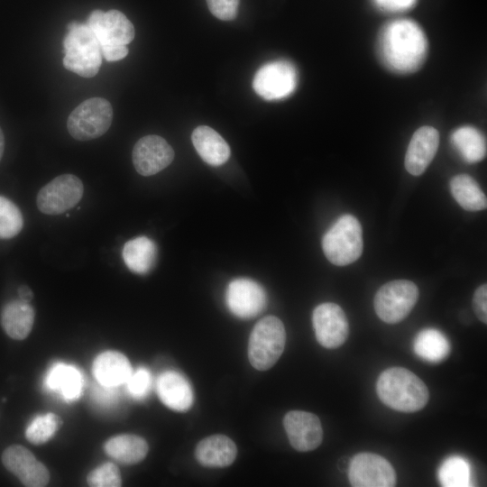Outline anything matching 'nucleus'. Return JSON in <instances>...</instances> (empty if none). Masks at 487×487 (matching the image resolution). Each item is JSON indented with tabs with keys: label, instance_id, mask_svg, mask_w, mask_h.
Returning a JSON list of instances; mask_svg holds the SVG:
<instances>
[{
	"label": "nucleus",
	"instance_id": "1",
	"mask_svg": "<svg viewBox=\"0 0 487 487\" xmlns=\"http://www.w3.org/2000/svg\"><path fill=\"white\" fill-rule=\"evenodd\" d=\"M377 54L382 65L397 74H410L423 65L427 53L424 31L413 20L386 23L377 39Z\"/></svg>",
	"mask_w": 487,
	"mask_h": 487
},
{
	"label": "nucleus",
	"instance_id": "2",
	"mask_svg": "<svg viewBox=\"0 0 487 487\" xmlns=\"http://www.w3.org/2000/svg\"><path fill=\"white\" fill-rule=\"evenodd\" d=\"M380 400L392 409L415 412L427 403L429 392L425 382L414 372L402 367L383 371L376 383Z\"/></svg>",
	"mask_w": 487,
	"mask_h": 487
},
{
	"label": "nucleus",
	"instance_id": "3",
	"mask_svg": "<svg viewBox=\"0 0 487 487\" xmlns=\"http://www.w3.org/2000/svg\"><path fill=\"white\" fill-rule=\"evenodd\" d=\"M63 38V66L83 78L97 74L102 64L100 44L87 23L73 21Z\"/></svg>",
	"mask_w": 487,
	"mask_h": 487
},
{
	"label": "nucleus",
	"instance_id": "4",
	"mask_svg": "<svg viewBox=\"0 0 487 487\" xmlns=\"http://www.w3.org/2000/svg\"><path fill=\"white\" fill-rule=\"evenodd\" d=\"M96 35L106 61H116L128 54L126 45L134 38V27L120 11L94 10L86 23Z\"/></svg>",
	"mask_w": 487,
	"mask_h": 487
},
{
	"label": "nucleus",
	"instance_id": "5",
	"mask_svg": "<svg viewBox=\"0 0 487 487\" xmlns=\"http://www.w3.org/2000/svg\"><path fill=\"white\" fill-rule=\"evenodd\" d=\"M322 248L335 265L355 262L363 253V231L357 218L348 214L340 216L324 234Z\"/></svg>",
	"mask_w": 487,
	"mask_h": 487
},
{
	"label": "nucleus",
	"instance_id": "6",
	"mask_svg": "<svg viewBox=\"0 0 487 487\" xmlns=\"http://www.w3.org/2000/svg\"><path fill=\"white\" fill-rule=\"evenodd\" d=\"M286 343V331L280 319L267 316L252 330L248 345L251 364L259 371L271 368L280 357Z\"/></svg>",
	"mask_w": 487,
	"mask_h": 487
},
{
	"label": "nucleus",
	"instance_id": "7",
	"mask_svg": "<svg viewBox=\"0 0 487 487\" xmlns=\"http://www.w3.org/2000/svg\"><path fill=\"white\" fill-rule=\"evenodd\" d=\"M113 120L112 105L105 98L91 97L79 104L69 115L68 131L78 141L102 136Z\"/></svg>",
	"mask_w": 487,
	"mask_h": 487
},
{
	"label": "nucleus",
	"instance_id": "8",
	"mask_svg": "<svg viewBox=\"0 0 487 487\" xmlns=\"http://www.w3.org/2000/svg\"><path fill=\"white\" fill-rule=\"evenodd\" d=\"M418 299L417 285L407 280H395L382 285L374 296V310L387 324L403 320Z\"/></svg>",
	"mask_w": 487,
	"mask_h": 487
},
{
	"label": "nucleus",
	"instance_id": "9",
	"mask_svg": "<svg viewBox=\"0 0 487 487\" xmlns=\"http://www.w3.org/2000/svg\"><path fill=\"white\" fill-rule=\"evenodd\" d=\"M298 78V70L292 62L277 60L262 65L256 71L253 87L265 100H280L295 91Z\"/></svg>",
	"mask_w": 487,
	"mask_h": 487
},
{
	"label": "nucleus",
	"instance_id": "10",
	"mask_svg": "<svg viewBox=\"0 0 487 487\" xmlns=\"http://www.w3.org/2000/svg\"><path fill=\"white\" fill-rule=\"evenodd\" d=\"M84 186L75 175L63 174L42 187L37 195V207L46 215H60L75 207L83 197Z\"/></svg>",
	"mask_w": 487,
	"mask_h": 487
},
{
	"label": "nucleus",
	"instance_id": "11",
	"mask_svg": "<svg viewBox=\"0 0 487 487\" xmlns=\"http://www.w3.org/2000/svg\"><path fill=\"white\" fill-rule=\"evenodd\" d=\"M348 478L354 487H392L396 473L391 463L373 453H359L350 461Z\"/></svg>",
	"mask_w": 487,
	"mask_h": 487
},
{
	"label": "nucleus",
	"instance_id": "12",
	"mask_svg": "<svg viewBox=\"0 0 487 487\" xmlns=\"http://www.w3.org/2000/svg\"><path fill=\"white\" fill-rule=\"evenodd\" d=\"M225 303L229 311L240 318L254 317L267 305V294L257 281L247 278H237L227 285Z\"/></svg>",
	"mask_w": 487,
	"mask_h": 487
},
{
	"label": "nucleus",
	"instance_id": "13",
	"mask_svg": "<svg viewBox=\"0 0 487 487\" xmlns=\"http://www.w3.org/2000/svg\"><path fill=\"white\" fill-rule=\"evenodd\" d=\"M312 323L317 342L324 347L334 349L341 346L348 336L349 326L340 306L326 302L315 308Z\"/></svg>",
	"mask_w": 487,
	"mask_h": 487
},
{
	"label": "nucleus",
	"instance_id": "14",
	"mask_svg": "<svg viewBox=\"0 0 487 487\" xmlns=\"http://www.w3.org/2000/svg\"><path fill=\"white\" fill-rule=\"evenodd\" d=\"M5 467L27 487H43L50 480L46 466L34 455L20 445L8 446L2 455Z\"/></svg>",
	"mask_w": 487,
	"mask_h": 487
},
{
	"label": "nucleus",
	"instance_id": "15",
	"mask_svg": "<svg viewBox=\"0 0 487 487\" xmlns=\"http://www.w3.org/2000/svg\"><path fill=\"white\" fill-rule=\"evenodd\" d=\"M174 159V151L165 139L150 134L142 137L133 146V163L142 176L154 175L168 167Z\"/></svg>",
	"mask_w": 487,
	"mask_h": 487
},
{
	"label": "nucleus",
	"instance_id": "16",
	"mask_svg": "<svg viewBox=\"0 0 487 487\" xmlns=\"http://www.w3.org/2000/svg\"><path fill=\"white\" fill-rule=\"evenodd\" d=\"M283 427L291 446L299 452H308L318 447L323 440V428L319 418L303 410L289 411L283 418Z\"/></svg>",
	"mask_w": 487,
	"mask_h": 487
},
{
	"label": "nucleus",
	"instance_id": "17",
	"mask_svg": "<svg viewBox=\"0 0 487 487\" xmlns=\"http://www.w3.org/2000/svg\"><path fill=\"white\" fill-rule=\"evenodd\" d=\"M439 145L438 131L428 125L418 128L412 135L405 155L406 170L421 175L433 161Z\"/></svg>",
	"mask_w": 487,
	"mask_h": 487
},
{
	"label": "nucleus",
	"instance_id": "18",
	"mask_svg": "<svg viewBox=\"0 0 487 487\" xmlns=\"http://www.w3.org/2000/svg\"><path fill=\"white\" fill-rule=\"evenodd\" d=\"M157 393L161 402L176 411H186L193 403L194 394L188 381L176 371H166L157 380Z\"/></svg>",
	"mask_w": 487,
	"mask_h": 487
},
{
	"label": "nucleus",
	"instance_id": "19",
	"mask_svg": "<svg viewBox=\"0 0 487 487\" xmlns=\"http://www.w3.org/2000/svg\"><path fill=\"white\" fill-rule=\"evenodd\" d=\"M132 372L127 357L116 351L103 352L93 363L94 376L104 386L117 387L125 383Z\"/></svg>",
	"mask_w": 487,
	"mask_h": 487
},
{
	"label": "nucleus",
	"instance_id": "20",
	"mask_svg": "<svg viewBox=\"0 0 487 487\" xmlns=\"http://www.w3.org/2000/svg\"><path fill=\"white\" fill-rule=\"evenodd\" d=\"M237 448L234 441L224 435H214L202 439L196 447L198 462L206 467H225L233 464Z\"/></svg>",
	"mask_w": 487,
	"mask_h": 487
},
{
	"label": "nucleus",
	"instance_id": "21",
	"mask_svg": "<svg viewBox=\"0 0 487 487\" xmlns=\"http://www.w3.org/2000/svg\"><path fill=\"white\" fill-rule=\"evenodd\" d=\"M191 140L200 158L211 166H220L230 157V147L213 128L199 125L192 133Z\"/></svg>",
	"mask_w": 487,
	"mask_h": 487
},
{
	"label": "nucleus",
	"instance_id": "22",
	"mask_svg": "<svg viewBox=\"0 0 487 487\" xmlns=\"http://www.w3.org/2000/svg\"><path fill=\"white\" fill-rule=\"evenodd\" d=\"M44 384L48 390L60 393L66 401H74L81 395L83 377L75 366L58 363L49 370Z\"/></svg>",
	"mask_w": 487,
	"mask_h": 487
},
{
	"label": "nucleus",
	"instance_id": "23",
	"mask_svg": "<svg viewBox=\"0 0 487 487\" xmlns=\"http://www.w3.org/2000/svg\"><path fill=\"white\" fill-rule=\"evenodd\" d=\"M34 321V310L29 302L13 300L1 312V325L13 339L23 340L30 334Z\"/></svg>",
	"mask_w": 487,
	"mask_h": 487
},
{
	"label": "nucleus",
	"instance_id": "24",
	"mask_svg": "<svg viewBox=\"0 0 487 487\" xmlns=\"http://www.w3.org/2000/svg\"><path fill=\"white\" fill-rule=\"evenodd\" d=\"M126 267L137 274L148 273L155 265L157 246L147 236H138L129 240L122 252Z\"/></svg>",
	"mask_w": 487,
	"mask_h": 487
},
{
	"label": "nucleus",
	"instance_id": "25",
	"mask_svg": "<svg viewBox=\"0 0 487 487\" xmlns=\"http://www.w3.org/2000/svg\"><path fill=\"white\" fill-rule=\"evenodd\" d=\"M106 453L124 464H134L142 461L149 450L144 438L136 435H119L106 441Z\"/></svg>",
	"mask_w": 487,
	"mask_h": 487
},
{
	"label": "nucleus",
	"instance_id": "26",
	"mask_svg": "<svg viewBox=\"0 0 487 487\" xmlns=\"http://www.w3.org/2000/svg\"><path fill=\"white\" fill-rule=\"evenodd\" d=\"M451 142L466 162H479L486 155L485 137L473 126L457 128L452 133Z\"/></svg>",
	"mask_w": 487,
	"mask_h": 487
},
{
	"label": "nucleus",
	"instance_id": "27",
	"mask_svg": "<svg viewBox=\"0 0 487 487\" xmlns=\"http://www.w3.org/2000/svg\"><path fill=\"white\" fill-rule=\"evenodd\" d=\"M450 190L455 201L467 211L483 210L487 207L485 194L478 183L467 174L453 177Z\"/></svg>",
	"mask_w": 487,
	"mask_h": 487
},
{
	"label": "nucleus",
	"instance_id": "28",
	"mask_svg": "<svg viewBox=\"0 0 487 487\" xmlns=\"http://www.w3.org/2000/svg\"><path fill=\"white\" fill-rule=\"evenodd\" d=\"M413 348L421 359L438 363L448 356L450 344L441 331L436 328H425L415 337Z\"/></svg>",
	"mask_w": 487,
	"mask_h": 487
},
{
	"label": "nucleus",
	"instance_id": "29",
	"mask_svg": "<svg viewBox=\"0 0 487 487\" xmlns=\"http://www.w3.org/2000/svg\"><path fill=\"white\" fill-rule=\"evenodd\" d=\"M438 479L445 487L471 486V468L468 461L459 455L449 456L439 467Z\"/></svg>",
	"mask_w": 487,
	"mask_h": 487
},
{
	"label": "nucleus",
	"instance_id": "30",
	"mask_svg": "<svg viewBox=\"0 0 487 487\" xmlns=\"http://www.w3.org/2000/svg\"><path fill=\"white\" fill-rule=\"evenodd\" d=\"M61 424L60 418L54 413L38 416L27 427L25 436L33 445H42L55 435Z\"/></svg>",
	"mask_w": 487,
	"mask_h": 487
},
{
	"label": "nucleus",
	"instance_id": "31",
	"mask_svg": "<svg viewBox=\"0 0 487 487\" xmlns=\"http://www.w3.org/2000/svg\"><path fill=\"white\" fill-rule=\"evenodd\" d=\"M23 225V215L10 199L0 196V238L9 239L17 235Z\"/></svg>",
	"mask_w": 487,
	"mask_h": 487
},
{
	"label": "nucleus",
	"instance_id": "32",
	"mask_svg": "<svg viewBox=\"0 0 487 487\" xmlns=\"http://www.w3.org/2000/svg\"><path fill=\"white\" fill-rule=\"evenodd\" d=\"M87 482L92 487H118L122 485L118 468L113 463H105L91 471Z\"/></svg>",
	"mask_w": 487,
	"mask_h": 487
},
{
	"label": "nucleus",
	"instance_id": "33",
	"mask_svg": "<svg viewBox=\"0 0 487 487\" xmlns=\"http://www.w3.org/2000/svg\"><path fill=\"white\" fill-rule=\"evenodd\" d=\"M125 384L128 393L133 398L142 400L148 395L151 390V372L146 368H138L132 372Z\"/></svg>",
	"mask_w": 487,
	"mask_h": 487
},
{
	"label": "nucleus",
	"instance_id": "34",
	"mask_svg": "<svg viewBox=\"0 0 487 487\" xmlns=\"http://www.w3.org/2000/svg\"><path fill=\"white\" fill-rule=\"evenodd\" d=\"M214 16L223 21L234 20L237 15L239 0H207Z\"/></svg>",
	"mask_w": 487,
	"mask_h": 487
},
{
	"label": "nucleus",
	"instance_id": "35",
	"mask_svg": "<svg viewBox=\"0 0 487 487\" xmlns=\"http://www.w3.org/2000/svg\"><path fill=\"white\" fill-rule=\"evenodd\" d=\"M119 392L116 387L104 386L98 383L93 390V399L102 407H112L118 400Z\"/></svg>",
	"mask_w": 487,
	"mask_h": 487
},
{
	"label": "nucleus",
	"instance_id": "36",
	"mask_svg": "<svg viewBox=\"0 0 487 487\" xmlns=\"http://www.w3.org/2000/svg\"><path fill=\"white\" fill-rule=\"evenodd\" d=\"M473 308L477 317L484 324L487 323V286L481 285L473 294Z\"/></svg>",
	"mask_w": 487,
	"mask_h": 487
},
{
	"label": "nucleus",
	"instance_id": "37",
	"mask_svg": "<svg viewBox=\"0 0 487 487\" xmlns=\"http://www.w3.org/2000/svg\"><path fill=\"white\" fill-rule=\"evenodd\" d=\"M418 0H372L381 11L387 13H401L411 9Z\"/></svg>",
	"mask_w": 487,
	"mask_h": 487
},
{
	"label": "nucleus",
	"instance_id": "38",
	"mask_svg": "<svg viewBox=\"0 0 487 487\" xmlns=\"http://www.w3.org/2000/svg\"><path fill=\"white\" fill-rule=\"evenodd\" d=\"M18 296L19 299L30 302L33 297V293L29 287L23 285L18 289Z\"/></svg>",
	"mask_w": 487,
	"mask_h": 487
},
{
	"label": "nucleus",
	"instance_id": "39",
	"mask_svg": "<svg viewBox=\"0 0 487 487\" xmlns=\"http://www.w3.org/2000/svg\"><path fill=\"white\" fill-rule=\"evenodd\" d=\"M5 148V137L2 129L0 128V161L2 159Z\"/></svg>",
	"mask_w": 487,
	"mask_h": 487
}]
</instances>
